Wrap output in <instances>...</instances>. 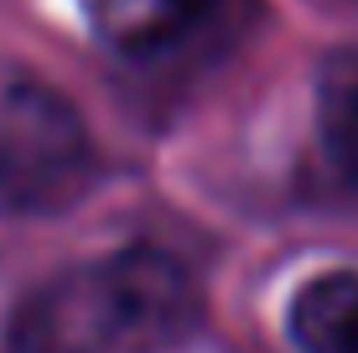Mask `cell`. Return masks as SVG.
<instances>
[{"mask_svg": "<svg viewBox=\"0 0 358 353\" xmlns=\"http://www.w3.org/2000/svg\"><path fill=\"white\" fill-rule=\"evenodd\" d=\"M89 27L125 57H156L208 21L213 0H78Z\"/></svg>", "mask_w": 358, "mask_h": 353, "instance_id": "cell-3", "label": "cell"}, {"mask_svg": "<svg viewBox=\"0 0 358 353\" xmlns=\"http://www.w3.org/2000/svg\"><path fill=\"white\" fill-rule=\"evenodd\" d=\"M197 317L192 275L162 250H125L63 271L21 307L16 353H162Z\"/></svg>", "mask_w": 358, "mask_h": 353, "instance_id": "cell-1", "label": "cell"}, {"mask_svg": "<svg viewBox=\"0 0 358 353\" xmlns=\"http://www.w3.org/2000/svg\"><path fill=\"white\" fill-rule=\"evenodd\" d=\"M317 130L338 177L358 187V47L332 52L317 73Z\"/></svg>", "mask_w": 358, "mask_h": 353, "instance_id": "cell-5", "label": "cell"}, {"mask_svg": "<svg viewBox=\"0 0 358 353\" xmlns=\"http://www.w3.org/2000/svg\"><path fill=\"white\" fill-rule=\"evenodd\" d=\"M291 333L301 353H358V271H332L301 286Z\"/></svg>", "mask_w": 358, "mask_h": 353, "instance_id": "cell-4", "label": "cell"}, {"mask_svg": "<svg viewBox=\"0 0 358 353\" xmlns=\"http://www.w3.org/2000/svg\"><path fill=\"white\" fill-rule=\"evenodd\" d=\"M94 182V141L78 109L36 78L0 83V192L10 208L52 213Z\"/></svg>", "mask_w": 358, "mask_h": 353, "instance_id": "cell-2", "label": "cell"}]
</instances>
